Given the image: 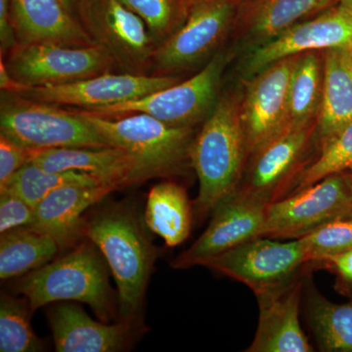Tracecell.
Wrapping results in <instances>:
<instances>
[{"label": "cell", "mask_w": 352, "mask_h": 352, "mask_svg": "<svg viewBox=\"0 0 352 352\" xmlns=\"http://www.w3.org/2000/svg\"><path fill=\"white\" fill-rule=\"evenodd\" d=\"M135 208L108 206L85 219L83 238L103 254L118 288L120 320L138 327L156 251Z\"/></svg>", "instance_id": "6da1fadb"}, {"label": "cell", "mask_w": 352, "mask_h": 352, "mask_svg": "<svg viewBox=\"0 0 352 352\" xmlns=\"http://www.w3.org/2000/svg\"><path fill=\"white\" fill-rule=\"evenodd\" d=\"M248 155L239 101L233 95H222L190 150V163L199 179L194 204L199 219L239 190Z\"/></svg>", "instance_id": "7a4b0ae2"}, {"label": "cell", "mask_w": 352, "mask_h": 352, "mask_svg": "<svg viewBox=\"0 0 352 352\" xmlns=\"http://www.w3.org/2000/svg\"><path fill=\"white\" fill-rule=\"evenodd\" d=\"M105 139L131 157V185L168 177L190 162L195 138L194 127L168 126L147 113L107 118L88 111H76Z\"/></svg>", "instance_id": "3957f363"}, {"label": "cell", "mask_w": 352, "mask_h": 352, "mask_svg": "<svg viewBox=\"0 0 352 352\" xmlns=\"http://www.w3.org/2000/svg\"><path fill=\"white\" fill-rule=\"evenodd\" d=\"M109 268L98 248L80 243L66 256L22 276L15 284L32 312L56 302H80L94 310L101 321L116 314Z\"/></svg>", "instance_id": "277c9868"}, {"label": "cell", "mask_w": 352, "mask_h": 352, "mask_svg": "<svg viewBox=\"0 0 352 352\" xmlns=\"http://www.w3.org/2000/svg\"><path fill=\"white\" fill-rule=\"evenodd\" d=\"M0 133L34 150L112 147L76 111L6 91L0 100Z\"/></svg>", "instance_id": "5b68a950"}, {"label": "cell", "mask_w": 352, "mask_h": 352, "mask_svg": "<svg viewBox=\"0 0 352 352\" xmlns=\"http://www.w3.org/2000/svg\"><path fill=\"white\" fill-rule=\"evenodd\" d=\"M228 55L219 52L203 69L184 82H178L138 100L94 109L88 112L107 118L142 113L168 126L195 127L214 110ZM87 111V110H85Z\"/></svg>", "instance_id": "8992f818"}, {"label": "cell", "mask_w": 352, "mask_h": 352, "mask_svg": "<svg viewBox=\"0 0 352 352\" xmlns=\"http://www.w3.org/2000/svg\"><path fill=\"white\" fill-rule=\"evenodd\" d=\"M6 63L16 80L31 87L78 82L117 67L110 53L99 44L57 43L18 44L8 53Z\"/></svg>", "instance_id": "52a82bcc"}, {"label": "cell", "mask_w": 352, "mask_h": 352, "mask_svg": "<svg viewBox=\"0 0 352 352\" xmlns=\"http://www.w3.org/2000/svg\"><path fill=\"white\" fill-rule=\"evenodd\" d=\"M235 0H188L182 24L157 46L151 75L173 76L207 59L228 32Z\"/></svg>", "instance_id": "ba28073f"}, {"label": "cell", "mask_w": 352, "mask_h": 352, "mask_svg": "<svg viewBox=\"0 0 352 352\" xmlns=\"http://www.w3.org/2000/svg\"><path fill=\"white\" fill-rule=\"evenodd\" d=\"M78 18L124 73L151 72L157 44L147 25L120 0H80Z\"/></svg>", "instance_id": "9c48e42d"}, {"label": "cell", "mask_w": 352, "mask_h": 352, "mask_svg": "<svg viewBox=\"0 0 352 352\" xmlns=\"http://www.w3.org/2000/svg\"><path fill=\"white\" fill-rule=\"evenodd\" d=\"M307 263L300 238L278 242L258 237L210 259L204 266L242 282L256 295L289 283Z\"/></svg>", "instance_id": "30bf717a"}, {"label": "cell", "mask_w": 352, "mask_h": 352, "mask_svg": "<svg viewBox=\"0 0 352 352\" xmlns=\"http://www.w3.org/2000/svg\"><path fill=\"white\" fill-rule=\"evenodd\" d=\"M351 204L352 192L344 175L328 176L268 204L261 237L296 239L330 220L347 217Z\"/></svg>", "instance_id": "8fae6325"}, {"label": "cell", "mask_w": 352, "mask_h": 352, "mask_svg": "<svg viewBox=\"0 0 352 352\" xmlns=\"http://www.w3.org/2000/svg\"><path fill=\"white\" fill-rule=\"evenodd\" d=\"M296 56L280 60L252 76L241 105L249 155L289 129V87Z\"/></svg>", "instance_id": "7c38bea8"}, {"label": "cell", "mask_w": 352, "mask_h": 352, "mask_svg": "<svg viewBox=\"0 0 352 352\" xmlns=\"http://www.w3.org/2000/svg\"><path fill=\"white\" fill-rule=\"evenodd\" d=\"M178 82L176 76L109 72L78 82L31 87L21 95L53 105L89 111L138 100Z\"/></svg>", "instance_id": "4fadbf2b"}, {"label": "cell", "mask_w": 352, "mask_h": 352, "mask_svg": "<svg viewBox=\"0 0 352 352\" xmlns=\"http://www.w3.org/2000/svg\"><path fill=\"white\" fill-rule=\"evenodd\" d=\"M268 204L235 192L212 212L210 226L189 249L173 261L176 270L205 265L210 259L261 237Z\"/></svg>", "instance_id": "5bb4252c"}, {"label": "cell", "mask_w": 352, "mask_h": 352, "mask_svg": "<svg viewBox=\"0 0 352 352\" xmlns=\"http://www.w3.org/2000/svg\"><path fill=\"white\" fill-rule=\"evenodd\" d=\"M352 48V12L339 6L314 19L300 22L261 44L248 58L245 75L254 76L286 58L309 51Z\"/></svg>", "instance_id": "9a60e30c"}, {"label": "cell", "mask_w": 352, "mask_h": 352, "mask_svg": "<svg viewBox=\"0 0 352 352\" xmlns=\"http://www.w3.org/2000/svg\"><path fill=\"white\" fill-rule=\"evenodd\" d=\"M302 283L293 279L276 289L256 294L258 326L249 352L314 351L300 322Z\"/></svg>", "instance_id": "2e32d148"}, {"label": "cell", "mask_w": 352, "mask_h": 352, "mask_svg": "<svg viewBox=\"0 0 352 352\" xmlns=\"http://www.w3.org/2000/svg\"><path fill=\"white\" fill-rule=\"evenodd\" d=\"M116 190L104 183L59 187L34 207V219L30 227L50 236L61 250L73 247L83 238L85 212Z\"/></svg>", "instance_id": "e0dca14e"}, {"label": "cell", "mask_w": 352, "mask_h": 352, "mask_svg": "<svg viewBox=\"0 0 352 352\" xmlns=\"http://www.w3.org/2000/svg\"><path fill=\"white\" fill-rule=\"evenodd\" d=\"M58 352H117L129 346L136 326L120 320L108 324L92 319L82 307L62 302L48 312Z\"/></svg>", "instance_id": "ac0fdd59"}, {"label": "cell", "mask_w": 352, "mask_h": 352, "mask_svg": "<svg viewBox=\"0 0 352 352\" xmlns=\"http://www.w3.org/2000/svg\"><path fill=\"white\" fill-rule=\"evenodd\" d=\"M315 131L314 122L291 127L254 155L249 176L238 191L270 204L283 194L287 177L295 170Z\"/></svg>", "instance_id": "d6986e66"}, {"label": "cell", "mask_w": 352, "mask_h": 352, "mask_svg": "<svg viewBox=\"0 0 352 352\" xmlns=\"http://www.w3.org/2000/svg\"><path fill=\"white\" fill-rule=\"evenodd\" d=\"M18 43H57L94 45L75 14L61 0H9Z\"/></svg>", "instance_id": "ffe728a7"}, {"label": "cell", "mask_w": 352, "mask_h": 352, "mask_svg": "<svg viewBox=\"0 0 352 352\" xmlns=\"http://www.w3.org/2000/svg\"><path fill=\"white\" fill-rule=\"evenodd\" d=\"M32 163L51 173L74 170L87 173L118 190L131 186L133 168L131 157L118 147L38 150Z\"/></svg>", "instance_id": "44dd1931"}, {"label": "cell", "mask_w": 352, "mask_h": 352, "mask_svg": "<svg viewBox=\"0 0 352 352\" xmlns=\"http://www.w3.org/2000/svg\"><path fill=\"white\" fill-rule=\"evenodd\" d=\"M352 122V48L325 50L317 132L321 144Z\"/></svg>", "instance_id": "7402d4cb"}, {"label": "cell", "mask_w": 352, "mask_h": 352, "mask_svg": "<svg viewBox=\"0 0 352 352\" xmlns=\"http://www.w3.org/2000/svg\"><path fill=\"white\" fill-rule=\"evenodd\" d=\"M144 221L168 247L182 244L192 227V208L186 191L177 183L164 182L150 189Z\"/></svg>", "instance_id": "603a6c76"}, {"label": "cell", "mask_w": 352, "mask_h": 352, "mask_svg": "<svg viewBox=\"0 0 352 352\" xmlns=\"http://www.w3.org/2000/svg\"><path fill=\"white\" fill-rule=\"evenodd\" d=\"M61 251L56 241L32 227H20L0 237V279L24 276L50 263Z\"/></svg>", "instance_id": "cb8c5ba5"}, {"label": "cell", "mask_w": 352, "mask_h": 352, "mask_svg": "<svg viewBox=\"0 0 352 352\" xmlns=\"http://www.w3.org/2000/svg\"><path fill=\"white\" fill-rule=\"evenodd\" d=\"M323 64L316 51L296 56L289 87V127L307 126L320 107Z\"/></svg>", "instance_id": "d4e9b609"}, {"label": "cell", "mask_w": 352, "mask_h": 352, "mask_svg": "<svg viewBox=\"0 0 352 352\" xmlns=\"http://www.w3.org/2000/svg\"><path fill=\"white\" fill-rule=\"evenodd\" d=\"M307 312L321 351L352 352V298L346 303H335L319 293H311Z\"/></svg>", "instance_id": "484cf974"}, {"label": "cell", "mask_w": 352, "mask_h": 352, "mask_svg": "<svg viewBox=\"0 0 352 352\" xmlns=\"http://www.w3.org/2000/svg\"><path fill=\"white\" fill-rule=\"evenodd\" d=\"M100 183L87 173L74 170L51 173L31 162L18 170L4 186L0 187V191L11 192L36 207L50 192L64 185Z\"/></svg>", "instance_id": "4316f807"}, {"label": "cell", "mask_w": 352, "mask_h": 352, "mask_svg": "<svg viewBox=\"0 0 352 352\" xmlns=\"http://www.w3.org/2000/svg\"><path fill=\"white\" fill-rule=\"evenodd\" d=\"M333 2L338 0H264L252 18V34L263 41H270Z\"/></svg>", "instance_id": "83f0119b"}, {"label": "cell", "mask_w": 352, "mask_h": 352, "mask_svg": "<svg viewBox=\"0 0 352 352\" xmlns=\"http://www.w3.org/2000/svg\"><path fill=\"white\" fill-rule=\"evenodd\" d=\"M29 302L2 294L0 298V351L38 352L44 351L43 340L34 332Z\"/></svg>", "instance_id": "f1b7e54d"}, {"label": "cell", "mask_w": 352, "mask_h": 352, "mask_svg": "<svg viewBox=\"0 0 352 352\" xmlns=\"http://www.w3.org/2000/svg\"><path fill=\"white\" fill-rule=\"evenodd\" d=\"M352 166V122L321 144L319 156L298 175L288 194L311 186L328 176L344 173Z\"/></svg>", "instance_id": "f546056e"}, {"label": "cell", "mask_w": 352, "mask_h": 352, "mask_svg": "<svg viewBox=\"0 0 352 352\" xmlns=\"http://www.w3.org/2000/svg\"><path fill=\"white\" fill-rule=\"evenodd\" d=\"M147 25L157 46L182 24L188 0H120Z\"/></svg>", "instance_id": "4dcf8cb0"}, {"label": "cell", "mask_w": 352, "mask_h": 352, "mask_svg": "<svg viewBox=\"0 0 352 352\" xmlns=\"http://www.w3.org/2000/svg\"><path fill=\"white\" fill-rule=\"evenodd\" d=\"M300 238L305 243L308 263H325L352 249V215L330 220Z\"/></svg>", "instance_id": "1f68e13d"}, {"label": "cell", "mask_w": 352, "mask_h": 352, "mask_svg": "<svg viewBox=\"0 0 352 352\" xmlns=\"http://www.w3.org/2000/svg\"><path fill=\"white\" fill-rule=\"evenodd\" d=\"M34 207L9 191H0V233L31 226Z\"/></svg>", "instance_id": "d6a6232c"}, {"label": "cell", "mask_w": 352, "mask_h": 352, "mask_svg": "<svg viewBox=\"0 0 352 352\" xmlns=\"http://www.w3.org/2000/svg\"><path fill=\"white\" fill-rule=\"evenodd\" d=\"M36 151L0 133V187L4 186L23 166L31 163Z\"/></svg>", "instance_id": "836d02e7"}, {"label": "cell", "mask_w": 352, "mask_h": 352, "mask_svg": "<svg viewBox=\"0 0 352 352\" xmlns=\"http://www.w3.org/2000/svg\"><path fill=\"white\" fill-rule=\"evenodd\" d=\"M18 39L11 17L9 0H0V48L1 54L10 52L18 45Z\"/></svg>", "instance_id": "e575fe53"}, {"label": "cell", "mask_w": 352, "mask_h": 352, "mask_svg": "<svg viewBox=\"0 0 352 352\" xmlns=\"http://www.w3.org/2000/svg\"><path fill=\"white\" fill-rule=\"evenodd\" d=\"M325 263L332 266L342 281L352 283V249L331 256Z\"/></svg>", "instance_id": "d590c367"}, {"label": "cell", "mask_w": 352, "mask_h": 352, "mask_svg": "<svg viewBox=\"0 0 352 352\" xmlns=\"http://www.w3.org/2000/svg\"><path fill=\"white\" fill-rule=\"evenodd\" d=\"M0 88L1 91L10 92V94H22L29 90L31 87L18 82L11 76L7 68L3 55L0 58Z\"/></svg>", "instance_id": "8d00e7d4"}, {"label": "cell", "mask_w": 352, "mask_h": 352, "mask_svg": "<svg viewBox=\"0 0 352 352\" xmlns=\"http://www.w3.org/2000/svg\"><path fill=\"white\" fill-rule=\"evenodd\" d=\"M66 8L69 12L75 14L78 17V6H80V0H61Z\"/></svg>", "instance_id": "74e56055"}, {"label": "cell", "mask_w": 352, "mask_h": 352, "mask_svg": "<svg viewBox=\"0 0 352 352\" xmlns=\"http://www.w3.org/2000/svg\"><path fill=\"white\" fill-rule=\"evenodd\" d=\"M342 175H344V179H346L347 185H349L352 192V166L351 168H349V170L342 173Z\"/></svg>", "instance_id": "f35d334b"}, {"label": "cell", "mask_w": 352, "mask_h": 352, "mask_svg": "<svg viewBox=\"0 0 352 352\" xmlns=\"http://www.w3.org/2000/svg\"><path fill=\"white\" fill-rule=\"evenodd\" d=\"M340 6H344V8L349 9L352 12V0H338Z\"/></svg>", "instance_id": "ab89813d"}, {"label": "cell", "mask_w": 352, "mask_h": 352, "mask_svg": "<svg viewBox=\"0 0 352 352\" xmlns=\"http://www.w3.org/2000/svg\"><path fill=\"white\" fill-rule=\"evenodd\" d=\"M349 215H352V204H351V214H349Z\"/></svg>", "instance_id": "60d3db41"}]
</instances>
